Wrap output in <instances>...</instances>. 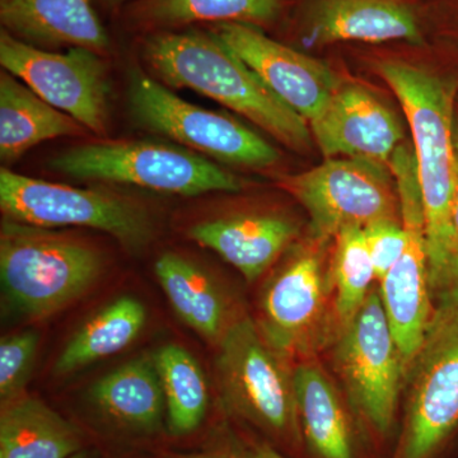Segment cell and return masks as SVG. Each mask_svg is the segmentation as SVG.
Segmentation results:
<instances>
[{
    "label": "cell",
    "mask_w": 458,
    "mask_h": 458,
    "mask_svg": "<svg viewBox=\"0 0 458 458\" xmlns=\"http://www.w3.org/2000/svg\"><path fill=\"white\" fill-rule=\"evenodd\" d=\"M334 360L355 411L377 433L390 432L406 369L379 289L370 291L355 318L340 331Z\"/></svg>",
    "instance_id": "cell-10"
},
{
    "label": "cell",
    "mask_w": 458,
    "mask_h": 458,
    "mask_svg": "<svg viewBox=\"0 0 458 458\" xmlns=\"http://www.w3.org/2000/svg\"><path fill=\"white\" fill-rule=\"evenodd\" d=\"M49 167L73 179L182 197L242 189L237 176L188 148L149 140L99 141L69 148L53 157Z\"/></svg>",
    "instance_id": "cell-4"
},
{
    "label": "cell",
    "mask_w": 458,
    "mask_h": 458,
    "mask_svg": "<svg viewBox=\"0 0 458 458\" xmlns=\"http://www.w3.org/2000/svg\"><path fill=\"white\" fill-rule=\"evenodd\" d=\"M405 426L394 458H432L458 424V301L434 303L410 364Z\"/></svg>",
    "instance_id": "cell-5"
},
{
    "label": "cell",
    "mask_w": 458,
    "mask_h": 458,
    "mask_svg": "<svg viewBox=\"0 0 458 458\" xmlns=\"http://www.w3.org/2000/svg\"><path fill=\"white\" fill-rule=\"evenodd\" d=\"M454 165H456V177H454V205H452V254L450 276L445 294L436 301H458V132H454ZM434 302V303H436Z\"/></svg>",
    "instance_id": "cell-30"
},
{
    "label": "cell",
    "mask_w": 458,
    "mask_h": 458,
    "mask_svg": "<svg viewBox=\"0 0 458 458\" xmlns=\"http://www.w3.org/2000/svg\"><path fill=\"white\" fill-rule=\"evenodd\" d=\"M38 343L40 336L36 331L3 337L0 343V400L3 405L23 396Z\"/></svg>",
    "instance_id": "cell-28"
},
{
    "label": "cell",
    "mask_w": 458,
    "mask_h": 458,
    "mask_svg": "<svg viewBox=\"0 0 458 458\" xmlns=\"http://www.w3.org/2000/svg\"><path fill=\"white\" fill-rule=\"evenodd\" d=\"M376 279L379 283L399 261L408 245V233L397 219H386L363 229Z\"/></svg>",
    "instance_id": "cell-29"
},
{
    "label": "cell",
    "mask_w": 458,
    "mask_h": 458,
    "mask_svg": "<svg viewBox=\"0 0 458 458\" xmlns=\"http://www.w3.org/2000/svg\"><path fill=\"white\" fill-rule=\"evenodd\" d=\"M310 123L327 159L358 158L388 165L403 138L396 114L360 86L337 89Z\"/></svg>",
    "instance_id": "cell-15"
},
{
    "label": "cell",
    "mask_w": 458,
    "mask_h": 458,
    "mask_svg": "<svg viewBox=\"0 0 458 458\" xmlns=\"http://www.w3.org/2000/svg\"><path fill=\"white\" fill-rule=\"evenodd\" d=\"M89 396L120 426L140 433L161 429L165 400L153 357L137 358L102 377L90 387Z\"/></svg>",
    "instance_id": "cell-20"
},
{
    "label": "cell",
    "mask_w": 458,
    "mask_h": 458,
    "mask_svg": "<svg viewBox=\"0 0 458 458\" xmlns=\"http://www.w3.org/2000/svg\"><path fill=\"white\" fill-rule=\"evenodd\" d=\"M146 321V307L137 298L125 295L114 301L69 340L54 364V373L69 375L117 354L140 335Z\"/></svg>",
    "instance_id": "cell-24"
},
{
    "label": "cell",
    "mask_w": 458,
    "mask_h": 458,
    "mask_svg": "<svg viewBox=\"0 0 458 458\" xmlns=\"http://www.w3.org/2000/svg\"><path fill=\"white\" fill-rule=\"evenodd\" d=\"M408 245L381 282L382 304L406 372L418 354L434 312L428 262L426 216L419 185L415 152L400 144L388 162Z\"/></svg>",
    "instance_id": "cell-6"
},
{
    "label": "cell",
    "mask_w": 458,
    "mask_h": 458,
    "mask_svg": "<svg viewBox=\"0 0 458 458\" xmlns=\"http://www.w3.org/2000/svg\"><path fill=\"white\" fill-rule=\"evenodd\" d=\"M252 319L229 325L219 340L216 372L231 408L255 424L294 436L300 427L293 370Z\"/></svg>",
    "instance_id": "cell-9"
},
{
    "label": "cell",
    "mask_w": 458,
    "mask_h": 458,
    "mask_svg": "<svg viewBox=\"0 0 458 458\" xmlns=\"http://www.w3.org/2000/svg\"><path fill=\"white\" fill-rule=\"evenodd\" d=\"M157 279L181 321L201 336L219 342L227 330V304L218 286L197 264L171 254L155 265Z\"/></svg>",
    "instance_id": "cell-23"
},
{
    "label": "cell",
    "mask_w": 458,
    "mask_h": 458,
    "mask_svg": "<svg viewBox=\"0 0 458 458\" xmlns=\"http://www.w3.org/2000/svg\"><path fill=\"white\" fill-rule=\"evenodd\" d=\"M214 33L306 122L339 89L335 74L324 63L271 40L251 23H219Z\"/></svg>",
    "instance_id": "cell-14"
},
{
    "label": "cell",
    "mask_w": 458,
    "mask_h": 458,
    "mask_svg": "<svg viewBox=\"0 0 458 458\" xmlns=\"http://www.w3.org/2000/svg\"><path fill=\"white\" fill-rule=\"evenodd\" d=\"M298 417L304 437L319 458H352L348 418L333 382L313 361L293 369Z\"/></svg>",
    "instance_id": "cell-22"
},
{
    "label": "cell",
    "mask_w": 458,
    "mask_h": 458,
    "mask_svg": "<svg viewBox=\"0 0 458 458\" xmlns=\"http://www.w3.org/2000/svg\"><path fill=\"white\" fill-rule=\"evenodd\" d=\"M279 0H146L141 16L162 26L195 22L267 23L276 20Z\"/></svg>",
    "instance_id": "cell-27"
},
{
    "label": "cell",
    "mask_w": 458,
    "mask_h": 458,
    "mask_svg": "<svg viewBox=\"0 0 458 458\" xmlns=\"http://www.w3.org/2000/svg\"><path fill=\"white\" fill-rule=\"evenodd\" d=\"M0 208L11 221L50 229H98L131 249L147 245L153 236L146 210L128 199L32 179L7 168L0 171Z\"/></svg>",
    "instance_id": "cell-7"
},
{
    "label": "cell",
    "mask_w": 458,
    "mask_h": 458,
    "mask_svg": "<svg viewBox=\"0 0 458 458\" xmlns=\"http://www.w3.org/2000/svg\"><path fill=\"white\" fill-rule=\"evenodd\" d=\"M3 26L29 44L104 51L108 36L89 0H0Z\"/></svg>",
    "instance_id": "cell-16"
},
{
    "label": "cell",
    "mask_w": 458,
    "mask_h": 458,
    "mask_svg": "<svg viewBox=\"0 0 458 458\" xmlns=\"http://www.w3.org/2000/svg\"><path fill=\"white\" fill-rule=\"evenodd\" d=\"M386 165L358 158H328L324 164L284 181L311 219L318 241L343 229L397 219L396 183Z\"/></svg>",
    "instance_id": "cell-11"
},
{
    "label": "cell",
    "mask_w": 458,
    "mask_h": 458,
    "mask_svg": "<svg viewBox=\"0 0 458 458\" xmlns=\"http://www.w3.org/2000/svg\"><path fill=\"white\" fill-rule=\"evenodd\" d=\"M0 63L38 98L73 117L87 131L98 135L106 132L110 82L106 64L96 51L75 47L66 53H50L3 29Z\"/></svg>",
    "instance_id": "cell-12"
},
{
    "label": "cell",
    "mask_w": 458,
    "mask_h": 458,
    "mask_svg": "<svg viewBox=\"0 0 458 458\" xmlns=\"http://www.w3.org/2000/svg\"><path fill=\"white\" fill-rule=\"evenodd\" d=\"M378 73L405 111L417 158L426 216L429 282L433 302L445 294L452 254L454 129V89L429 72L403 62H382Z\"/></svg>",
    "instance_id": "cell-1"
},
{
    "label": "cell",
    "mask_w": 458,
    "mask_h": 458,
    "mask_svg": "<svg viewBox=\"0 0 458 458\" xmlns=\"http://www.w3.org/2000/svg\"><path fill=\"white\" fill-rule=\"evenodd\" d=\"M408 41L421 44L417 17L397 0H318L311 16V41Z\"/></svg>",
    "instance_id": "cell-18"
},
{
    "label": "cell",
    "mask_w": 458,
    "mask_h": 458,
    "mask_svg": "<svg viewBox=\"0 0 458 458\" xmlns=\"http://www.w3.org/2000/svg\"><path fill=\"white\" fill-rule=\"evenodd\" d=\"M246 458H285L267 445H258L247 452Z\"/></svg>",
    "instance_id": "cell-31"
},
{
    "label": "cell",
    "mask_w": 458,
    "mask_h": 458,
    "mask_svg": "<svg viewBox=\"0 0 458 458\" xmlns=\"http://www.w3.org/2000/svg\"><path fill=\"white\" fill-rule=\"evenodd\" d=\"M104 259L95 247L50 228L5 218L0 229V280L12 311L47 318L98 282Z\"/></svg>",
    "instance_id": "cell-3"
},
{
    "label": "cell",
    "mask_w": 458,
    "mask_h": 458,
    "mask_svg": "<svg viewBox=\"0 0 458 458\" xmlns=\"http://www.w3.org/2000/svg\"><path fill=\"white\" fill-rule=\"evenodd\" d=\"M185 458H232L227 456H216V454H199V456H189Z\"/></svg>",
    "instance_id": "cell-33"
},
{
    "label": "cell",
    "mask_w": 458,
    "mask_h": 458,
    "mask_svg": "<svg viewBox=\"0 0 458 458\" xmlns=\"http://www.w3.org/2000/svg\"><path fill=\"white\" fill-rule=\"evenodd\" d=\"M82 450L80 430L35 397L3 405L0 458H69Z\"/></svg>",
    "instance_id": "cell-21"
},
{
    "label": "cell",
    "mask_w": 458,
    "mask_h": 458,
    "mask_svg": "<svg viewBox=\"0 0 458 458\" xmlns=\"http://www.w3.org/2000/svg\"><path fill=\"white\" fill-rule=\"evenodd\" d=\"M153 360L164 387L168 432L176 437L195 432L209 403L203 369L191 352L174 344L162 346Z\"/></svg>",
    "instance_id": "cell-25"
},
{
    "label": "cell",
    "mask_w": 458,
    "mask_h": 458,
    "mask_svg": "<svg viewBox=\"0 0 458 458\" xmlns=\"http://www.w3.org/2000/svg\"><path fill=\"white\" fill-rule=\"evenodd\" d=\"M335 240L330 276L335 294L334 306L342 331L366 302L376 274L363 228L343 229Z\"/></svg>",
    "instance_id": "cell-26"
},
{
    "label": "cell",
    "mask_w": 458,
    "mask_h": 458,
    "mask_svg": "<svg viewBox=\"0 0 458 458\" xmlns=\"http://www.w3.org/2000/svg\"><path fill=\"white\" fill-rule=\"evenodd\" d=\"M297 234L291 221L274 216H241L198 223L190 228L195 242L213 250L247 282H255Z\"/></svg>",
    "instance_id": "cell-17"
},
{
    "label": "cell",
    "mask_w": 458,
    "mask_h": 458,
    "mask_svg": "<svg viewBox=\"0 0 458 458\" xmlns=\"http://www.w3.org/2000/svg\"><path fill=\"white\" fill-rule=\"evenodd\" d=\"M111 4H117V3L123 2V0H107Z\"/></svg>",
    "instance_id": "cell-34"
},
{
    "label": "cell",
    "mask_w": 458,
    "mask_h": 458,
    "mask_svg": "<svg viewBox=\"0 0 458 458\" xmlns=\"http://www.w3.org/2000/svg\"><path fill=\"white\" fill-rule=\"evenodd\" d=\"M128 99L141 126L190 150L250 168L269 167L279 159L276 148L242 123L189 104L140 69L129 77Z\"/></svg>",
    "instance_id": "cell-8"
},
{
    "label": "cell",
    "mask_w": 458,
    "mask_h": 458,
    "mask_svg": "<svg viewBox=\"0 0 458 458\" xmlns=\"http://www.w3.org/2000/svg\"><path fill=\"white\" fill-rule=\"evenodd\" d=\"M69 458H96L95 454H92V452L86 451V450H81L80 452H77V454H73V456Z\"/></svg>",
    "instance_id": "cell-32"
},
{
    "label": "cell",
    "mask_w": 458,
    "mask_h": 458,
    "mask_svg": "<svg viewBox=\"0 0 458 458\" xmlns=\"http://www.w3.org/2000/svg\"><path fill=\"white\" fill-rule=\"evenodd\" d=\"M144 56L167 86L219 102L298 152L311 146L306 120L271 92L216 33H157L147 38Z\"/></svg>",
    "instance_id": "cell-2"
},
{
    "label": "cell",
    "mask_w": 458,
    "mask_h": 458,
    "mask_svg": "<svg viewBox=\"0 0 458 458\" xmlns=\"http://www.w3.org/2000/svg\"><path fill=\"white\" fill-rule=\"evenodd\" d=\"M87 129L51 106L3 69L0 73V159L11 165L42 141L81 137Z\"/></svg>",
    "instance_id": "cell-19"
},
{
    "label": "cell",
    "mask_w": 458,
    "mask_h": 458,
    "mask_svg": "<svg viewBox=\"0 0 458 458\" xmlns=\"http://www.w3.org/2000/svg\"><path fill=\"white\" fill-rule=\"evenodd\" d=\"M330 267L321 256L303 251L286 262L270 279L262 294V336L286 360L315 354L339 335L331 316Z\"/></svg>",
    "instance_id": "cell-13"
}]
</instances>
